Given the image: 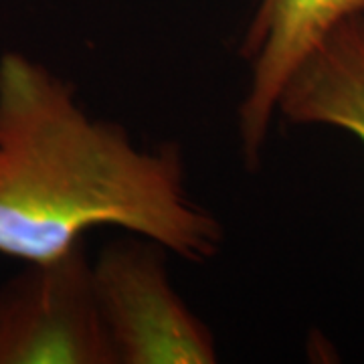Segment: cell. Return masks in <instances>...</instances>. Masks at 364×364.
Instances as JSON below:
<instances>
[{
  "label": "cell",
  "instance_id": "cell-1",
  "mask_svg": "<svg viewBox=\"0 0 364 364\" xmlns=\"http://www.w3.org/2000/svg\"><path fill=\"white\" fill-rule=\"evenodd\" d=\"M116 227L188 263L221 253V221L186 188L181 146L144 148L91 116L69 79L23 51L0 55V255L51 263Z\"/></svg>",
  "mask_w": 364,
  "mask_h": 364
},
{
  "label": "cell",
  "instance_id": "cell-2",
  "mask_svg": "<svg viewBox=\"0 0 364 364\" xmlns=\"http://www.w3.org/2000/svg\"><path fill=\"white\" fill-rule=\"evenodd\" d=\"M168 251L130 235L91 259V287L116 364H215L217 340L178 296Z\"/></svg>",
  "mask_w": 364,
  "mask_h": 364
},
{
  "label": "cell",
  "instance_id": "cell-3",
  "mask_svg": "<svg viewBox=\"0 0 364 364\" xmlns=\"http://www.w3.org/2000/svg\"><path fill=\"white\" fill-rule=\"evenodd\" d=\"M0 364H116L85 245L0 286Z\"/></svg>",
  "mask_w": 364,
  "mask_h": 364
},
{
  "label": "cell",
  "instance_id": "cell-4",
  "mask_svg": "<svg viewBox=\"0 0 364 364\" xmlns=\"http://www.w3.org/2000/svg\"><path fill=\"white\" fill-rule=\"evenodd\" d=\"M364 0H259L239 45L247 65V87L237 109L243 162H261L287 79L326 35L354 14Z\"/></svg>",
  "mask_w": 364,
  "mask_h": 364
},
{
  "label": "cell",
  "instance_id": "cell-5",
  "mask_svg": "<svg viewBox=\"0 0 364 364\" xmlns=\"http://www.w3.org/2000/svg\"><path fill=\"white\" fill-rule=\"evenodd\" d=\"M277 116L350 134L364 146V13L336 25L287 79Z\"/></svg>",
  "mask_w": 364,
  "mask_h": 364
}]
</instances>
